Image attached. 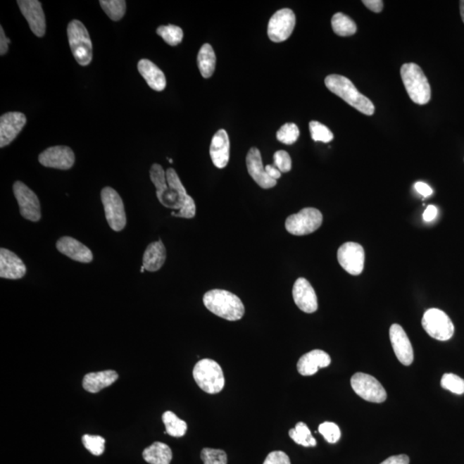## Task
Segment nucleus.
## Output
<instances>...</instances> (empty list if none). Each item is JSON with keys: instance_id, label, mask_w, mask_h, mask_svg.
Returning a JSON list of instances; mask_svg holds the SVG:
<instances>
[{"instance_id": "obj_1", "label": "nucleus", "mask_w": 464, "mask_h": 464, "mask_svg": "<svg viewBox=\"0 0 464 464\" xmlns=\"http://www.w3.org/2000/svg\"><path fill=\"white\" fill-rule=\"evenodd\" d=\"M150 177L160 203L167 208L180 210L186 201L187 191L173 168L166 171L158 163L151 167Z\"/></svg>"}, {"instance_id": "obj_2", "label": "nucleus", "mask_w": 464, "mask_h": 464, "mask_svg": "<svg viewBox=\"0 0 464 464\" xmlns=\"http://www.w3.org/2000/svg\"><path fill=\"white\" fill-rule=\"evenodd\" d=\"M325 85L334 95L341 97L350 106L366 115H372L375 107L372 101L358 92L353 82L341 75L332 74L325 79Z\"/></svg>"}, {"instance_id": "obj_3", "label": "nucleus", "mask_w": 464, "mask_h": 464, "mask_svg": "<svg viewBox=\"0 0 464 464\" xmlns=\"http://www.w3.org/2000/svg\"><path fill=\"white\" fill-rule=\"evenodd\" d=\"M203 303L212 313L228 321H239L244 315L242 300L228 291L211 290L204 295Z\"/></svg>"}, {"instance_id": "obj_4", "label": "nucleus", "mask_w": 464, "mask_h": 464, "mask_svg": "<svg viewBox=\"0 0 464 464\" xmlns=\"http://www.w3.org/2000/svg\"><path fill=\"white\" fill-rule=\"evenodd\" d=\"M401 77L405 89L413 103L425 105L430 101V84L422 69L418 65L404 64L401 68Z\"/></svg>"}, {"instance_id": "obj_5", "label": "nucleus", "mask_w": 464, "mask_h": 464, "mask_svg": "<svg viewBox=\"0 0 464 464\" xmlns=\"http://www.w3.org/2000/svg\"><path fill=\"white\" fill-rule=\"evenodd\" d=\"M193 377L199 387L206 393L213 395L221 392L225 387L223 370L211 358H204L196 363L193 370Z\"/></svg>"}, {"instance_id": "obj_6", "label": "nucleus", "mask_w": 464, "mask_h": 464, "mask_svg": "<svg viewBox=\"0 0 464 464\" xmlns=\"http://www.w3.org/2000/svg\"><path fill=\"white\" fill-rule=\"evenodd\" d=\"M68 37L74 58L82 66L88 65L92 60V42L85 26L79 20L70 22Z\"/></svg>"}, {"instance_id": "obj_7", "label": "nucleus", "mask_w": 464, "mask_h": 464, "mask_svg": "<svg viewBox=\"0 0 464 464\" xmlns=\"http://www.w3.org/2000/svg\"><path fill=\"white\" fill-rule=\"evenodd\" d=\"M421 323L426 332L436 340L446 341L453 337V322L441 310L435 308L427 310L424 313Z\"/></svg>"}, {"instance_id": "obj_8", "label": "nucleus", "mask_w": 464, "mask_h": 464, "mask_svg": "<svg viewBox=\"0 0 464 464\" xmlns=\"http://www.w3.org/2000/svg\"><path fill=\"white\" fill-rule=\"evenodd\" d=\"M105 217L109 226L115 232H120L127 225L126 212L120 194L111 187H106L101 192Z\"/></svg>"}, {"instance_id": "obj_9", "label": "nucleus", "mask_w": 464, "mask_h": 464, "mask_svg": "<svg viewBox=\"0 0 464 464\" xmlns=\"http://www.w3.org/2000/svg\"><path fill=\"white\" fill-rule=\"evenodd\" d=\"M322 224V214L312 208H303L298 213L292 214L286 220V229L294 236H305L313 233Z\"/></svg>"}, {"instance_id": "obj_10", "label": "nucleus", "mask_w": 464, "mask_h": 464, "mask_svg": "<svg viewBox=\"0 0 464 464\" xmlns=\"http://www.w3.org/2000/svg\"><path fill=\"white\" fill-rule=\"evenodd\" d=\"M351 385L358 396L370 403H382L387 399V393L383 385L368 374H354L351 378Z\"/></svg>"}, {"instance_id": "obj_11", "label": "nucleus", "mask_w": 464, "mask_h": 464, "mask_svg": "<svg viewBox=\"0 0 464 464\" xmlns=\"http://www.w3.org/2000/svg\"><path fill=\"white\" fill-rule=\"evenodd\" d=\"M13 192L17 199L21 215L26 220L37 222L41 220V205L36 194L22 182H15Z\"/></svg>"}, {"instance_id": "obj_12", "label": "nucleus", "mask_w": 464, "mask_h": 464, "mask_svg": "<svg viewBox=\"0 0 464 464\" xmlns=\"http://www.w3.org/2000/svg\"><path fill=\"white\" fill-rule=\"evenodd\" d=\"M296 25V17L290 9H282L272 15L268 23V35L274 42H282L291 37Z\"/></svg>"}, {"instance_id": "obj_13", "label": "nucleus", "mask_w": 464, "mask_h": 464, "mask_svg": "<svg viewBox=\"0 0 464 464\" xmlns=\"http://www.w3.org/2000/svg\"><path fill=\"white\" fill-rule=\"evenodd\" d=\"M337 259L349 274L360 275L365 266V251L360 244L349 242L338 249Z\"/></svg>"}, {"instance_id": "obj_14", "label": "nucleus", "mask_w": 464, "mask_h": 464, "mask_svg": "<svg viewBox=\"0 0 464 464\" xmlns=\"http://www.w3.org/2000/svg\"><path fill=\"white\" fill-rule=\"evenodd\" d=\"M39 162L45 167L68 170L75 163V155L68 146H52L39 155Z\"/></svg>"}, {"instance_id": "obj_15", "label": "nucleus", "mask_w": 464, "mask_h": 464, "mask_svg": "<svg viewBox=\"0 0 464 464\" xmlns=\"http://www.w3.org/2000/svg\"><path fill=\"white\" fill-rule=\"evenodd\" d=\"M18 5L31 31L38 37H44L46 19L41 2L37 0H18Z\"/></svg>"}, {"instance_id": "obj_16", "label": "nucleus", "mask_w": 464, "mask_h": 464, "mask_svg": "<svg viewBox=\"0 0 464 464\" xmlns=\"http://www.w3.org/2000/svg\"><path fill=\"white\" fill-rule=\"evenodd\" d=\"M26 122V116L23 113L4 114L0 118V147L10 145L25 127Z\"/></svg>"}, {"instance_id": "obj_17", "label": "nucleus", "mask_w": 464, "mask_h": 464, "mask_svg": "<svg viewBox=\"0 0 464 464\" xmlns=\"http://www.w3.org/2000/svg\"><path fill=\"white\" fill-rule=\"evenodd\" d=\"M292 297L299 309L306 313H314L318 311L317 294L306 279L299 278L296 280L294 288H292Z\"/></svg>"}, {"instance_id": "obj_18", "label": "nucleus", "mask_w": 464, "mask_h": 464, "mask_svg": "<svg viewBox=\"0 0 464 464\" xmlns=\"http://www.w3.org/2000/svg\"><path fill=\"white\" fill-rule=\"evenodd\" d=\"M389 339L394 352L401 364L410 365L413 362V350L409 338L399 325H393L389 329Z\"/></svg>"}, {"instance_id": "obj_19", "label": "nucleus", "mask_w": 464, "mask_h": 464, "mask_svg": "<svg viewBox=\"0 0 464 464\" xmlns=\"http://www.w3.org/2000/svg\"><path fill=\"white\" fill-rule=\"evenodd\" d=\"M246 165L249 175L261 189H268L274 188L277 181L268 177L263 165V159L259 149L256 147L251 148L246 157Z\"/></svg>"}, {"instance_id": "obj_20", "label": "nucleus", "mask_w": 464, "mask_h": 464, "mask_svg": "<svg viewBox=\"0 0 464 464\" xmlns=\"http://www.w3.org/2000/svg\"><path fill=\"white\" fill-rule=\"evenodd\" d=\"M26 266L19 257L9 249H0V277L19 280L26 275Z\"/></svg>"}, {"instance_id": "obj_21", "label": "nucleus", "mask_w": 464, "mask_h": 464, "mask_svg": "<svg viewBox=\"0 0 464 464\" xmlns=\"http://www.w3.org/2000/svg\"><path fill=\"white\" fill-rule=\"evenodd\" d=\"M56 248L61 254L80 263H89L93 260L91 249L73 237H61L57 241Z\"/></svg>"}, {"instance_id": "obj_22", "label": "nucleus", "mask_w": 464, "mask_h": 464, "mask_svg": "<svg viewBox=\"0 0 464 464\" xmlns=\"http://www.w3.org/2000/svg\"><path fill=\"white\" fill-rule=\"evenodd\" d=\"M331 358L325 351L315 349L299 358L297 368L302 376H312L319 368H325L330 365Z\"/></svg>"}, {"instance_id": "obj_23", "label": "nucleus", "mask_w": 464, "mask_h": 464, "mask_svg": "<svg viewBox=\"0 0 464 464\" xmlns=\"http://www.w3.org/2000/svg\"><path fill=\"white\" fill-rule=\"evenodd\" d=\"M210 156L218 169H224L230 159V139L227 132L218 130L214 134L210 146Z\"/></svg>"}, {"instance_id": "obj_24", "label": "nucleus", "mask_w": 464, "mask_h": 464, "mask_svg": "<svg viewBox=\"0 0 464 464\" xmlns=\"http://www.w3.org/2000/svg\"><path fill=\"white\" fill-rule=\"evenodd\" d=\"M138 70L149 87L156 92H162L166 87V77L162 70L158 68L153 62L146 58L140 60Z\"/></svg>"}, {"instance_id": "obj_25", "label": "nucleus", "mask_w": 464, "mask_h": 464, "mask_svg": "<svg viewBox=\"0 0 464 464\" xmlns=\"http://www.w3.org/2000/svg\"><path fill=\"white\" fill-rule=\"evenodd\" d=\"M118 377V373L113 370L88 373L84 377L83 387L89 393H99L102 389L115 383Z\"/></svg>"}, {"instance_id": "obj_26", "label": "nucleus", "mask_w": 464, "mask_h": 464, "mask_svg": "<svg viewBox=\"0 0 464 464\" xmlns=\"http://www.w3.org/2000/svg\"><path fill=\"white\" fill-rule=\"evenodd\" d=\"M166 260V249L161 240L153 242L148 245L143 256V266L146 270L156 272L165 264Z\"/></svg>"}, {"instance_id": "obj_27", "label": "nucleus", "mask_w": 464, "mask_h": 464, "mask_svg": "<svg viewBox=\"0 0 464 464\" xmlns=\"http://www.w3.org/2000/svg\"><path fill=\"white\" fill-rule=\"evenodd\" d=\"M143 458L150 464H170L173 460V451L166 444L155 442L144 450Z\"/></svg>"}, {"instance_id": "obj_28", "label": "nucleus", "mask_w": 464, "mask_h": 464, "mask_svg": "<svg viewBox=\"0 0 464 464\" xmlns=\"http://www.w3.org/2000/svg\"><path fill=\"white\" fill-rule=\"evenodd\" d=\"M199 70L204 79L213 76L216 68V56L213 46L208 44L202 45L197 57Z\"/></svg>"}, {"instance_id": "obj_29", "label": "nucleus", "mask_w": 464, "mask_h": 464, "mask_svg": "<svg viewBox=\"0 0 464 464\" xmlns=\"http://www.w3.org/2000/svg\"><path fill=\"white\" fill-rule=\"evenodd\" d=\"M334 32L340 37H350L357 32V25L349 15L338 13L331 20Z\"/></svg>"}, {"instance_id": "obj_30", "label": "nucleus", "mask_w": 464, "mask_h": 464, "mask_svg": "<svg viewBox=\"0 0 464 464\" xmlns=\"http://www.w3.org/2000/svg\"><path fill=\"white\" fill-rule=\"evenodd\" d=\"M163 424L166 429V434L175 438H181L186 434L188 425L184 420L178 418L173 412L166 411L162 416Z\"/></svg>"}, {"instance_id": "obj_31", "label": "nucleus", "mask_w": 464, "mask_h": 464, "mask_svg": "<svg viewBox=\"0 0 464 464\" xmlns=\"http://www.w3.org/2000/svg\"><path fill=\"white\" fill-rule=\"evenodd\" d=\"M289 436L295 443L300 444V446L305 447L317 446V441L312 436L310 429L303 422H299L296 425L295 428L291 429Z\"/></svg>"}, {"instance_id": "obj_32", "label": "nucleus", "mask_w": 464, "mask_h": 464, "mask_svg": "<svg viewBox=\"0 0 464 464\" xmlns=\"http://www.w3.org/2000/svg\"><path fill=\"white\" fill-rule=\"evenodd\" d=\"M99 4L112 20H120L126 13V1L124 0H101Z\"/></svg>"}, {"instance_id": "obj_33", "label": "nucleus", "mask_w": 464, "mask_h": 464, "mask_svg": "<svg viewBox=\"0 0 464 464\" xmlns=\"http://www.w3.org/2000/svg\"><path fill=\"white\" fill-rule=\"evenodd\" d=\"M157 34L167 44L177 46L183 39V31L180 27L169 25L158 27Z\"/></svg>"}, {"instance_id": "obj_34", "label": "nucleus", "mask_w": 464, "mask_h": 464, "mask_svg": "<svg viewBox=\"0 0 464 464\" xmlns=\"http://www.w3.org/2000/svg\"><path fill=\"white\" fill-rule=\"evenodd\" d=\"M300 135L297 125L294 123H287L283 125L277 132V139L286 145H292L297 142Z\"/></svg>"}, {"instance_id": "obj_35", "label": "nucleus", "mask_w": 464, "mask_h": 464, "mask_svg": "<svg viewBox=\"0 0 464 464\" xmlns=\"http://www.w3.org/2000/svg\"><path fill=\"white\" fill-rule=\"evenodd\" d=\"M310 131L312 139L315 142L329 143L334 139L333 132L325 125L312 120L310 123Z\"/></svg>"}, {"instance_id": "obj_36", "label": "nucleus", "mask_w": 464, "mask_h": 464, "mask_svg": "<svg viewBox=\"0 0 464 464\" xmlns=\"http://www.w3.org/2000/svg\"><path fill=\"white\" fill-rule=\"evenodd\" d=\"M85 449L94 456H101L105 450V439L103 437L85 434L82 437Z\"/></svg>"}, {"instance_id": "obj_37", "label": "nucleus", "mask_w": 464, "mask_h": 464, "mask_svg": "<svg viewBox=\"0 0 464 464\" xmlns=\"http://www.w3.org/2000/svg\"><path fill=\"white\" fill-rule=\"evenodd\" d=\"M441 386L443 389L457 395H462L464 393V380L453 373L444 374L441 380Z\"/></svg>"}, {"instance_id": "obj_38", "label": "nucleus", "mask_w": 464, "mask_h": 464, "mask_svg": "<svg viewBox=\"0 0 464 464\" xmlns=\"http://www.w3.org/2000/svg\"><path fill=\"white\" fill-rule=\"evenodd\" d=\"M201 458L204 464H227V454L222 450L204 448Z\"/></svg>"}, {"instance_id": "obj_39", "label": "nucleus", "mask_w": 464, "mask_h": 464, "mask_svg": "<svg viewBox=\"0 0 464 464\" xmlns=\"http://www.w3.org/2000/svg\"><path fill=\"white\" fill-rule=\"evenodd\" d=\"M318 431L323 436L327 442L335 444L341 439V432L337 424L325 422L320 425Z\"/></svg>"}, {"instance_id": "obj_40", "label": "nucleus", "mask_w": 464, "mask_h": 464, "mask_svg": "<svg viewBox=\"0 0 464 464\" xmlns=\"http://www.w3.org/2000/svg\"><path fill=\"white\" fill-rule=\"evenodd\" d=\"M282 173H289L291 170V159L286 151H278L274 155V165Z\"/></svg>"}, {"instance_id": "obj_41", "label": "nucleus", "mask_w": 464, "mask_h": 464, "mask_svg": "<svg viewBox=\"0 0 464 464\" xmlns=\"http://www.w3.org/2000/svg\"><path fill=\"white\" fill-rule=\"evenodd\" d=\"M196 202H194V199L190 196H187L184 205L180 210H178L177 212L171 213V215L183 218H193L196 216Z\"/></svg>"}, {"instance_id": "obj_42", "label": "nucleus", "mask_w": 464, "mask_h": 464, "mask_svg": "<svg viewBox=\"0 0 464 464\" xmlns=\"http://www.w3.org/2000/svg\"><path fill=\"white\" fill-rule=\"evenodd\" d=\"M263 464H291V461L284 452L272 451L268 454Z\"/></svg>"}, {"instance_id": "obj_43", "label": "nucleus", "mask_w": 464, "mask_h": 464, "mask_svg": "<svg viewBox=\"0 0 464 464\" xmlns=\"http://www.w3.org/2000/svg\"><path fill=\"white\" fill-rule=\"evenodd\" d=\"M369 10L373 13H380L384 8V2L382 0H364L362 1Z\"/></svg>"}, {"instance_id": "obj_44", "label": "nucleus", "mask_w": 464, "mask_h": 464, "mask_svg": "<svg viewBox=\"0 0 464 464\" xmlns=\"http://www.w3.org/2000/svg\"><path fill=\"white\" fill-rule=\"evenodd\" d=\"M409 462H410V460H409L408 456L401 454L392 456V457L384 460V461L380 464H409Z\"/></svg>"}, {"instance_id": "obj_45", "label": "nucleus", "mask_w": 464, "mask_h": 464, "mask_svg": "<svg viewBox=\"0 0 464 464\" xmlns=\"http://www.w3.org/2000/svg\"><path fill=\"white\" fill-rule=\"evenodd\" d=\"M415 189L417 192L425 197L430 196L432 193H434V190L432 189L431 187L427 185V183L422 182H416L415 184Z\"/></svg>"}, {"instance_id": "obj_46", "label": "nucleus", "mask_w": 464, "mask_h": 464, "mask_svg": "<svg viewBox=\"0 0 464 464\" xmlns=\"http://www.w3.org/2000/svg\"><path fill=\"white\" fill-rule=\"evenodd\" d=\"M11 44L10 39H8L4 32L3 27H0V54L4 56L8 51V46Z\"/></svg>"}, {"instance_id": "obj_47", "label": "nucleus", "mask_w": 464, "mask_h": 464, "mask_svg": "<svg viewBox=\"0 0 464 464\" xmlns=\"http://www.w3.org/2000/svg\"><path fill=\"white\" fill-rule=\"evenodd\" d=\"M438 215V209L434 205H429L423 213V220L426 222L434 220Z\"/></svg>"}, {"instance_id": "obj_48", "label": "nucleus", "mask_w": 464, "mask_h": 464, "mask_svg": "<svg viewBox=\"0 0 464 464\" xmlns=\"http://www.w3.org/2000/svg\"><path fill=\"white\" fill-rule=\"evenodd\" d=\"M265 170H266L268 177L274 179V180L277 181L282 177V173H280V171L274 165H267L265 167Z\"/></svg>"}, {"instance_id": "obj_49", "label": "nucleus", "mask_w": 464, "mask_h": 464, "mask_svg": "<svg viewBox=\"0 0 464 464\" xmlns=\"http://www.w3.org/2000/svg\"><path fill=\"white\" fill-rule=\"evenodd\" d=\"M460 13H461L462 19L464 23V0L460 1Z\"/></svg>"}, {"instance_id": "obj_50", "label": "nucleus", "mask_w": 464, "mask_h": 464, "mask_svg": "<svg viewBox=\"0 0 464 464\" xmlns=\"http://www.w3.org/2000/svg\"><path fill=\"white\" fill-rule=\"evenodd\" d=\"M146 270L145 267L142 266V269H140V272H144V271Z\"/></svg>"}, {"instance_id": "obj_51", "label": "nucleus", "mask_w": 464, "mask_h": 464, "mask_svg": "<svg viewBox=\"0 0 464 464\" xmlns=\"http://www.w3.org/2000/svg\"><path fill=\"white\" fill-rule=\"evenodd\" d=\"M168 160H169V161H170V163H173V159L168 158Z\"/></svg>"}]
</instances>
